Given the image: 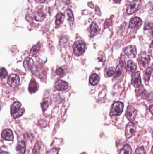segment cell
Here are the masks:
<instances>
[{
    "mask_svg": "<svg viewBox=\"0 0 153 154\" xmlns=\"http://www.w3.org/2000/svg\"><path fill=\"white\" fill-rule=\"evenodd\" d=\"M22 105L19 102H14L11 106V114L14 119L20 117L24 112V109L21 108Z\"/></svg>",
    "mask_w": 153,
    "mask_h": 154,
    "instance_id": "1",
    "label": "cell"
},
{
    "mask_svg": "<svg viewBox=\"0 0 153 154\" xmlns=\"http://www.w3.org/2000/svg\"><path fill=\"white\" fill-rule=\"evenodd\" d=\"M73 50L76 56H80L83 54L85 50V44L82 41H77L73 46Z\"/></svg>",
    "mask_w": 153,
    "mask_h": 154,
    "instance_id": "2",
    "label": "cell"
},
{
    "mask_svg": "<svg viewBox=\"0 0 153 154\" xmlns=\"http://www.w3.org/2000/svg\"><path fill=\"white\" fill-rule=\"evenodd\" d=\"M123 104L120 102H116L114 103L112 106L110 112L111 116L113 115H119L121 114L123 111Z\"/></svg>",
    "mask_w": 153,
    "mask_h": 154,
    "instance_id": "3",
    "label": "cell"
},
{
    "mask_svg": "<svg viewBox=\"0 0 153 154\" xmlns=\"http://www.w3.org/2000/svg\"><path fill=\"white\" fill-rule=\"evenodd\" d=\"M141 0H134L130 3L127 10L128 15H131L139 9L141 6Z\"/></svg>",
    "mask_w": 153,
    "mask_h": 154,
    "instance_id": "4",
    "label": "cell"
},
{
    "mask_svg": "<svg viewBox=\"0 0 153 154\" xmlns=\"http://www.w3.org/2000/svg\"><path fill=\"white\" fill-rule=\"evenodd\" d=\"M139 61L143 67H145L148 65L150 61L149 55L145 52H142L140 54L138 57Z\"/></svg>",
    "mask_w": 153,
    "mask_h": 154,
    "instance_id": "5",
    "label": "cell"
},
{
    "mask_svg": "<svg viewBox=\"0 0 153 154\" xmlns=\"http://www.w3.org/2000/svg\"><path fill=\"white\" fill-rule=\"evenodd\" d=\"M136 129V126L135 123L131 122L129 123L126 127L125 131V135L127 138H129L133 135L135 133Z\"/></svg>",
    "mask_w": 153,
    "mask_h": 154,
    "instance_id": "6",
    "label": "cell"
},
{
    "mask_svg": "<svg viewBox=\"0 0 153 154\" xmlns=\"http://www.w3.org/2000/svg\"><path fill=\"white\" fill-rule=\"evenodd\" d=\"M137 111L135 108L131 106L128 107L126 112V116L128 120L133 121L137 116Z\"/></svg>",
    "mask_w": 153,
    "mask_h": 154,
    "instance_id": "7",
    "label": "cell"
},
{
    "mask_svg": "<svg viewBox=\"0 0 153 154\" xmlns=\"http://www.w3.org/2000/svg\"><path fill=\"white\" fill-rule=\"evenodd\" d=\"M126 67V62H125V59H123L122 56L120 60V63L118 64L115 70V75H114V79H117L119 77L120 75L121 74L123 70Z\"/></svg>",
    "mask_w": 153,
    "mask_h": 154,
    "instance_id": "8",
    "label": "cell"
},
{
    "mask_svg": "<svg viewBox=\"0 0 153 154\" xmlns=\"http://www.w3.org/2000/svg\"><path fill=\"white\" fill-rule=\"evenodd\" d=\"M142 22L141 18L138 17L133 18L129 23V28L131 29H137L141 27Z\"/></svg>",
    "mask_w": 153,
    "mask_h": 154,
    "instance_id": "9",
    "label": "cell"
},
{
    "mask_svg": "<svg viewBox=\"0 0 153 154\" xmlns=\"http://www.w3.org/2000/svg\"><path fill=\"white\" fill-rule=\"evenodd\" d=\"M124 51L126 55L130 58H133L137 55V49L136 47L133 45L128 46L124 49Z\"/></svg>",
    "mask_w": 153,
    "mask_h": 154,
    "instance_id": "10",
    "label": "cell"
},
{
    "mask_svg": "<svg viewBox=\"0 0 153 154\" xmlns=\"http://www.w3.org/2000/svg\"><path fill=\"white\" fill-rule=\"evenodd\" d=\"M7 82L10 86L12 87H16L19 84V77L15 74H12L8 78Z\"/></svg>",
    "mask_w": 153,
    "mask_h": 154,
    "instance_id": "11",
    "label": "cell"
},
{
    "mask_svg": "<svg viewBox=\"0 0 153 154\" xmlns=\"http://www.w3.org/2000/svg\"><path fill=\"white\" fill-rule=\"evenodd\" d=\"M68 82L61 80L56 82L54 85L55 89L58 91L65 90L66 89H68Z\"/></svg>",
    "mask_w": 153,
    "mask_h": 154,
    "instance_id": "12",
    "label": "cell"
},
{
    "mask_svg": "<svg viewBox=\"0 0 153 154\" xmlns=\"http://www.w3.org/2000/svg\"><path fill=\"white\" fill-rule=\"evenodd\" d=\"M132 83L133 86L138 87L141 84V78L140 76V72H137L132 79Z\"/></svg>",
    "mask_w": 153,
    "mask_h": 154,
    "instance_id": "13",
    "label": "cell"
},
{
    "mask_svg": "<svg viewBox=\"0 0 153 154\" xmlns=\"http://www.w3.org/2000/svg\"><path fill=\"white\" fill-rule=\"evenodd\" d=\"M34 61L32 59L27 58L24 60L23 65L27 71H30L32 69L33 67L34 66Z\"/></svg>",
    "mask_w": 153,
    "mask_h": 154,
    "instance_id": "14",
    "label": "cell"
},
{
    "mask_svg": "<svg viewBox=\"0 0 153 154\" xmlns=\"http://www.w3.org/2000/svg\"><path fill=\"white\" fill-rule=\"evenodd\" d=\"M1 137L6 140L12 141L14 139V135L11 130L10 129H6L4 130L1 134Z\"/></svg>",
    "mask_w": 153,
    "mask_h": 154,
    "instance_id": "15",
    "label": "cell"
},
{
    "mask_svg": "<svg viewBox=\"0 0 153 154\" xmlns=\"http://www.w3.org/2000/svg\"><path fill=\"white\" fill-rule=\"evenodd\" d=\"M26 150V145L24 141H21L18 143L16 146L17 154H24Z\"/></svg>",
    "mask_w": 153,
    "mask_h": 154,
    "instance_id": "16",
    "label": "cell"
},
{
    "mask_svg": "<svg viewBox=\"0 0 153 154\" xmlns=\"http://www.w3.org/2000/svg\"><path fill=\"white\" fill-rule=\"evenodd\" d=\"M137 65L136 63L131 60H129L128 62L127 70L130 73H133L136 70Z\"/></svg>",
    "mask_w": 153,
    "mask_h": 154,
    "instance_id": "17",
    "label": "cell"
},
{
    "mask_svg": "<svg viewBox=\"0 0 153 154\" xmlns=\"http://www.w3.org/2000/svg\"><path fill=\"white\" fill-rule=\"evenodd\" d=\"M91 36L92 37H94L99 32V28L98 26L95 23H92L91 25Z\"/></svg>",
    "mask_w": 153,
    "mask_h": 154,
    "instance_id": "18",
    "label": "cell"
},
{
    "mask_svg": "<svg viewBox=\"0 0 153 154\" xmlns=\"http://www.w3.org/2000/svg\"><path fill=\"white\" fill-rule=\"evenodd\" d=\"M100 78L97 74H94L90 78V83L91 85H96L99 82Z\"/></svg>",
    "mask_w": 153,
    "mask_h": 154,
    "instance_id": "19",
    "label": "cell"
},
{
    "mask_svg": "<svg viewBox=\"0 0 153 154\" xmlns=\"http://www.w3.org/2000/svg\"><path fill=\"white\" fill-rule=\"evenodd\" d=\"M152 71V68L151 67H148L144 72L143 79L145 82H148L149 81Z\"/></svg>",
    "mask_w": 153,
    "mask_h": 154,
    "instance_id": "20",
    "label": "cell"
},
{
    "mask_svg": "<svg viewBox=\"0 0 153 154\" xmlns=\"http://www.w3.org/2000/svg\"><path fill=\"white\" fill-rule=\"evenodd\" d=\"M64 15L62 13H59L57 16H56V21H55V23L57 26H59L61 25L64 20Z\"/></svg>",
    "mask_w": 153,
    "mask_h": 154,
    "instance_id": "21",
    "label": "cell"
},
{
    "mask_svg": "<svg viewBox=\"0 0 153 154\" xmlns=\"http://www.w3.org/2000/svg\"><path fill=\"white\" fill-rule=\"evenodd\" d=\"M132 150L129 145H125L121 150L119 154H132Z\"/></svg>",
    "mask_w": 153,
    "mask_h": 154,
    "instance_id": "22",
    "label": "cell"
},
{
    "mask_svg": "<svg viewBox=\"0 0 153 154\" xmlns=\"http://www.w3.org/2000/svg\"><path fill=\"white\" fill-rule=\"evenodd\" d=\"M66 16L68 17V20L71 24H73L74 21V16H73V13L71 9H68L66 10Z\"/></svg>",
    "mask_w": 153,
    "mask_h": 154,
    "instance_id": "23",
    "label": "cell"
},
{
    "mask_svg": "<svg viewBox=\"0 0 153 154\" xmlns=\"http://www.w3.org/2000/svg\"><path fill=\"white\" fill-rule=\"evenodd\" d=\"M45 15L42 12H38L35 14V20L37 21L42 22L44 20Z\"/></svg>",
    "mask_w": 153,
    "mask_h": 154,
    "instance_id": "24",
    "label": "cell"
},
{
    "mask_svg": "<svg viewBox=\"0 0 153 154\" xmlns=\"http://www.w3.org/2000/svg\"><path fill=\"white\" fill-rule=\"evenodd\" d=\"M39 49H40V47H39V45H35L32 48L31 51H30V53L32 55H35L39 51Z\"/></svg>",
    "mask_w": 153,
    "mask_h": 154,
    "instance_id": "25",
    "label": "cell"
},
{
    "mask_svg": "<svg viewBox=\"0 0 153 154\" xmlns=\"http://www.w3.org/2000/svg\"><path fill=\"white\" fill-rule=\"evenodd\" d=\"M135 154H146V153L143 147H141L136 149Z\"/></svg>",
    "mask_w": 153,
    "mask_h": 154,
    "instance_id": "26",
    "label": "cell"
},
{
    "mask_svg": "<svg viewBox=\"0 0 153 154\" xmlns=\"http://www.w3.org/2000/svg\"><path fill=\"white\" fill-rule=\"evenodd\" d=\"M115 70H114V68L111 67V68H109L107 70V72H106V74L109 77H111L113 75H115Z\"/></svg>",
    "mask_w": 153,
    "mask_h": 154,
    "instance_id": "27",
    "label": "cell"
},
{
    "mask_svg": "<svg viewBox=\"0 0 153 154\" xmlns=\"http://www.w3.org/2000/svg\"><path fill=\"white\" fill-rule=\"evenodd\" d=\"M7 72L6 69L4 68H1V78H5L7 76Z\"/></svg>",
    "mask_w": 153,
    "mask_h": 154,
    "instance_id": "28",
    "label": "cell"
},
{
    "mask_svg": "<svg viewBox=\"0 0 153 154\" xmlns=\"http://www.w3.org/2000/svg\"><path fill=\"white\" fill-rule=\"evenodd\" d=\"M144 28L146 30H148V29L150 30L151 33L153 36V23H148L147 25H146V27H145Z\"/></svg>",
    "mask_w": 153,
    "mask_h": 154,
    "instance_id": "29",
    "label": "cell"
},
{
    "mask_svg": "<svg viewBox=\"0 0 153 154\" xmlns=\"http://www.w3.org/2000/svg\"><path fill=\"white\" fill-rule=\"evenodd\" d=\"M56 73L58 75L62 77L64 75V71L63 69L59 68L57 69V70H56Z\"/></svg>",
    "mask_w": 153,
    "mask_h": 154,
    "instance_id": "30",
    "label": "cell"
},
{
    "mask_svg": "<svg viewBox=\"0 0 153 154\" xmlns=\"http://www.w3.org/2000/svg\"><path fill=\"white\" fill-rule=\"evenodd\" d=\"M46 154H58V151L56 149H53L47 152Z\"/></svg>",
    "mask_w": 153,
    "mask_h": 154,
    "instance_id": "31",
    "label": "cell"
},
{
    "mask_svg": "<svg viewBox=\"0 0 153 154\" xmlns=\"http://www.w3.org/2000/svg\"><path fill=\"white\" fill-rule=\"evenodd\" d=\"M149 52L151 56L153 58V41L150 44V48H149Z\"/></svg>",
    "mask_w": 153,
    "mask_h": 154,
    "instance_id": "32",
    "label": "cell"
},
{
    "mask_svg": "<svg viewBox=\"0 0 153 154\" xmlns=\"http://www.w3.org/2000/svg\"><path fill=\"white\" fill-rule=\"evenodd\" d=\"M34 1L37 3H42L45 2L46 0H34Z\"/></svg>",
    "mask_w": 153,
    "mask_h": 154,
    "instance_id": "33",
    "label": "cell"
},
{
    "mask_svg": "<svg viewBox=\"0 0 153 154\" xmlns=\"http://www.w3.org/2000/svg\"><path fill=\"white\" fill-rule=\"evenodd\" d=\"M149 110L150 113L153 115V105L150 106L149 108Z\"/></svg>",
    "mask_w": 153,
    "mask_h": 154,
    "instance_id": "34",
    "label": "cell"
},
{
    "mask_svg": "<svg viewBox=\"0 0 153 154\" xmlns=\"http://www.w3.org/2000/svg\"><path fill=\"white\" fill-rule=\"evenodd\" d=\"M62 1L64 3H65L66 5H68L70 3V0H62Z\"/></svg>",
    "mask_w": 153,
    "mask_h": 154,
    "instance_id": "35",
    "label": "cell"
},
{
    "mask_svg": "<svg viewBox=\"0 0 153 154\" xmlns=\"http://www.w3.org/2000/svg\"><path fill=\"white\" fill-rule=\"evenodd\" d=\"M114 1L116 3H119V2H121V0H114Z\"/></svg>",
    "mask_w": 153,
    "mask_h": 154,
    "instance_id": "36",
    "label": "cell"
},
{
    "mask_svg": "<svg viewBox=\"0 0 153 154\" xmlns=\"http://www.w3.org/2000/svg\"><path fill=\"white\" fill-rule=\"evenodd\" d=\"M1 154H9V153H8V152H5V151H4V152H1Z\"/></svg>",
    "mask_w": 153,
    "mask_h": 154,
    "instance_id": "37",
    "label": "cell"
},
{
    "mask_svg": "<svg viewBox=\"0 0 153 154\" xmlns=\"http://www.w3.org/2000/svg\"><path fill=\"white\" fill-rule=\"evenodd\" d=\"M152 154H153V147H152Z\"/></svg>",
    "mask_w": 153,
    "mask_h": 154,
    "instance_id": "38",
    "label": "cell"
},
{
    "mask_svg": "<svg viewBox=\"0 0 153 154\" xmlns=\"http://www.w3.org/2000/svg\"><path fill=\"white\" fill-rule=\"evenodd\" d=\"M86 154L85 153H82V154Z\"/></svg>",
    "mask_w": 153,
    "mask_h": 154,
    "instance_id": "39",
    "label": "cell"
},
{
    "mask_svg": "<svg viewBox=\"0 0 153 154\" xmlns=\"http://www.w3.org/2000/svg\"></svg>",
    "mask_w": 153,
    "mask_h": 154,
    "instance_id": "40",
    "label": "cell"
},
{
    "mask_svg": "<svg viewBox=\"0 0 153 154\" xmlns=\"http://www.w3.org/2000/svg\"></svg>",
    "mask_w": 153,
    "mask_h": 154,
    "instance_id": "41",
    "label": "cell"
}]
</instances>
